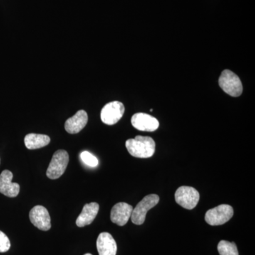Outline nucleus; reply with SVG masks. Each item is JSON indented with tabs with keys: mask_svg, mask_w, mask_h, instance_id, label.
Here are the masks:
<instances>
[{
	"mask_svg": "<svg viewBox=\"0 0 255 255\" xmlns=\"http://www.w3.org/2000/svg\"><path fill=\"white\" fill-rule=\"evenodd\" d=\"M99 209H100V206L97 203L92 202L85 204L81 214L77 219V226L82 228L91 224L98 214Z\"/></svg>",
	"mask_w": 255,
	"mask_h": 255,
	"instance_id": "nucleus-14",
	"label": "nucleus"
},
{
	"mask_svg": "<svg viewBox=\"0 0 255 255\" xmlns=\"http://www.w3.org/2000/svg\"><path fill=\"white\" fill-rule=\"evenodd\" d=\"M85 255H92L90 254V253H87V254H85Z\"/></svg>",
	"mask_w": 255,
	"mask_h": 255,
	"instance_id": "nucleus-19",
	"label": "nucleus"
},
{
	"mask_svg": "<svg viewBox=\"0 0 255 255\" xmlns=\"http://www.w3.org/2000/svg\"><path fill=\"white\" fill-rule=\"evenodd\" d=\"M29 219L32 224L41 231H48L51 228L50 214L44 206H34L30 211Z\"/></svg>",
	"mask_w": 255,
	"mask_h": 255,
	"instance_id": "nucleus-8",
	"label": "nucleus"
},
{
	"mask_svg": "<svg viewBox=\"0 0 255 255\" xmlns=\"http://www.w3.org/2000/svg\"><path fill=\"white\" fill-rule=\"evenodd\" d=\"M159 201V197L157 194H150L145 196L141 201L137 204L135 209H132L131 221L135 225H142L145 222L147 211L155 207Z\"/></svg>",
	"mask_w": 255,
	"mask_h": 255,
	"instance_id": "nucleus-4",
	"label": "nucleus"
},
{
	"mask_svg": "<svg viewBox=\"0 0 255 255\" xmlns=\"http://www.w3.org/2000/svg\"><path fill=\"white\" fill-rule=\"evenodd\" d=\"M68 152L64 150H57L47 169V177L50 179H56L61 177L68 167Z\"/></svg>",
	"mask_w": 255,
	"mask_h": 255,
	"instance_id": "nucleus-3",
	"label": "nucleus"
},
{
	"mask_svg": "<svg viewBox=\"0 0 255 255\" xmlns=\"http://www.w3.org/2000/svg\"><path fill=\"white\" fill-rule=\"evenodd\" d=\"M132 127L141 131L153 132L159 128L157 119L149 114L137 113L131 118Z\"/></svg>",
	"mask_w": 255,
	"mask_h": 255,
	"instance_id": "nucleus-9",
	"label": "nucleus"
},
{
	"mask_svg": "<svg viewBox=\"0 0 255 255\" xmlns=\"http://www.w3.org/2000/svg\"><path fill=\"white\" fill-rule=\"evenodd\" d=\"M126 147L129 153L137 158H148L155 153V142L152 137L137 135L135 138L128 139Z\"/></svg>",
	"mask_w": 255,
	"mask_h": 255,
	"instance_id": "nucleus-1",
	"label": "nucleus"
},
{
	"mask_svg": "<svg viewBox=\"0 0 255 255\" xmlns=\"http://www.w3.org/2000/svg\"><path fill=\"white\" fill-rule=\"evenodd\" d=\"M11 243L4 233L0 231V253H6L10 249Z\"/></svg>",
	"mask_w": 255,
	"mask_h": 255,
	"instance_id": "nucleus-18",
	"label": "nucleus"
},
{
	"mask_svg": "<svg viewBox=\"0 0 255 255\" xmlns=\"http://www.w3.org/2000/svg\"><path fill=\"white\" fill-rule=\"evenodd\" d=\"M132 206L127 203L120 202L115 204L111 211V221L119 226H124L131 216Z\"/></svg>",
	"mask_w": 255,
	"mask_h": 255,
	"instance_id": "nucleus-11",
	"label": "nucleus"
},
{
	"mask_svg": "<svg viewBox=\"0 0 255 255\" xmlns=\"http://www.w3.org/2000/svg\"><path fill=\"white\" fill-rule=\"evenodd\" d=\"M97 248L100 255H117V243L109 233H100L97 238Z\"/></svg>",
	"mask_w": 255,
	"mask_h": 255,
	"instance_id": "nucleus-13",
	"label": "nucleus"
},
{
	"mask_svg": "<svg viewBox=\"0 0 255 255\" xmlns=\"http://www.w3.org/2000/svg\"><path fill=\"white\" fill-rule=\"evenodd\" d=\"M234 211L232 206L222 204L209 210L206 212L205 221L211 226H221L227 223L233 217Z\"/></svg>",
	"mask_w": 255,
	"mask_h": 255,
	"instance_id": "nucleus-5",
	"label": "nucleus"
},
{
	"mask_svg": "<svg viewBox=\"0 0 255 255\" xmlns=\"http://www.w3.org/2000/svg\"><path fill=\"white\" fill-rule=\"evenodd\" d=\"M49 136L43 134L29 133L24 138L26 147L29 150L41 148L50 143Z\"/></svg>",
	"mask_w": 255,
	"mask_h": 255,
	"instance_id": "nucleus-15",
	"label": "nucleus"
},
{
	"mask_svg": "<svg viewBox=\"0 0 255 255\" xmlns=\"http://www.w3.org/2000/svg\"><path fill=\"white\" fill-rule=\"evenodd\" d=\"M174 197L179 206L186 209L192 210L199 203L200 194L194 188L182 186L178 188Z\"/></svg>",
	"mask_w": 255,
	"mask_h": 255,
	"instance_id": "nucleus-6",
	"label": "nucleus"
},
{
	"mask_svg": "<svg viewBox=\"0 0 255 255\" xmlns=\"http://www.w3.org/2000/svg\"><path fill=\"white\" fill-rule=\"evenodd\" d=\"M220 255H239L236 243L221 241L218 245Z\"/></svg>",
	"mask_w": 255,
	"mask_h": 255,
	"instance_id": "nucleus-16",
	"label": "nucleus"
},
{
	"mask_svg": "<svg viewBox=\"0 0 255 255\" xmlns=\"http://www.w3.org/2000/svg\"><path fill=\"white\" fill-rule=\"evenodd\" d=\"M125 107L122 102L118 101L107 104L101 112V119L107 125H114L118 123L124 116Z\"/></svg>",
	"mask_w": 255,
	"mask_h": 255,
	"instance_id": "nucleus-7",
	"label": "nucleus"
},
{
	"mask_svg": "<svg viewBox=\"0 0 255 255\" xmlns=\"http://www.w3.org/2000/svg\"><path fill=\"white\" fill-rule=\"evenodd\" d=\"M219 85L223 91L233 97H238L243 93V87L241 79L231 70H225L219 78Z\"/></svg>",
	"mask_w": 255,
	"mask_h": 255,
	"instance_id": "nucleus-2",
	"label": "nucleus"
},
{
	"mask_svg": "<svg viewBox=\"0 0 255 255\" xmlns=\"http://www.w3.org/2000/svg\"><path fill=\"white\" fill-rule=\"evenodd\" d=\"M88 122V115L84 110H80L73 117L65 122V128L70 134H76L86 127Z\"/></svg>",
	"mask_w": 255,
	"mask_h": 255,
	"instance_id": "nucleus-12",
	"label": "nucleus"
},
{
	"mask_svg": "<svg viewBox=\"0 0 255 255\" xmlns=\"http://www.w3.org/2000/svg\"><path fill=\"white\" fill-rule=\"evenodd\" d=\"M12 172L7 169L0 174V193L7 197H16L19 193V184L12 182Z\"/></svg>",
	"mask_w": 255,
	"mask_h": 255,
	"instance_id": "nucleus-10",
	"label": "nucleus"
},
{
	"mask_svg": "<svg viewBox=\"0 0 255 255\" xmlns=\"http://www.w3.org/2000/svg\"><path fill=\"white\" fill-rule=\"evenodd\" d=\"M80 158H81L82 162L89 167H95L98 165V159L88 151H83L80 154Z\"/></svg>",
	"mask_w": 255,
	"mask_h": 255,
	"instance_id": "nucleus-17",
	"label": "nucleus"
}]
</instances>
